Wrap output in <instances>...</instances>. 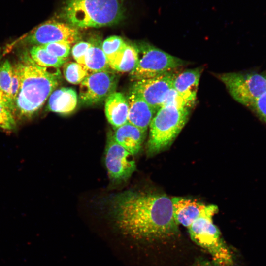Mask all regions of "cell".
Instances as JSON below:
<instances>
[{"mask_svg": "<svg viewBox=\"0 0 266 266\" xmlns=\"http://www.w3.org/2000/svg\"><path fill=\"white\" fill-rule=\"evenodd\" d=\"M106 203L112 222L126 239L151 243L179 233L171 198L165 194L126 190L110 195Z\"/></svg>", "mask_w": 266, "mask_h": 266, "instance_id": "obj_1", "label": "cell"}, {"mask_svg": "<svg viewBox=\"0 0 266 266\" xmlns=\"http://www.w3.org/2000/svg\"><path fill=\"white\" fill-rule=\"evenodd\" d=\"M20 68L21 85L13 111L15 117H32L58 86L61 76L58 70L51 71L39 66L25 53L17 63Z\"/></svg>", "mask_w": 266, "mask_h": 266, "instance_id": "obj_2", "label": "cell"}, {"mask_svg": "<svg viewBox=\"0 0 266 266\" xmlns=\"http://www.w3.org/2000/svg\"><path fill=\"white\" fill-rule=\"evenodd\" d=\"M124 0H66L61 15L77 28H100L124 17Z\"/></svg>", "mask_w": 266, "mask_h": 266, "instance_id": "obj_3", "label": "cell"}, {"mask_svg": "<svg viewBox=\"0 0 266 266\" xmlns=\"http://www.w3.org/2000/svg\"><path fill=\"white\" fill-rule=\"evenodd\" d=\"M190 108L169 104L159 109L149 125L148 155L158 154L172 144L187 123Z\"/></svg>", "mask_w": 266, "mask_h": 266, "instance_id": "obj_4", "label": "cell"}, {"mask_svg": "<svg viewBox=\"0 0 266 266\" xmlns=\"http://www.w3.org/2000/svg\"><path fill=\"white\" fill-rule=\"evenodd\" d=\"M218 211L215 205H206L200 215L188 228L189 233L192 240L206 250L214 262L232 266L233 262L232 253L213 222V217Z\"/></svg>", "mask_w": 266, "mask_h": 266, "instance_id": "obj_5", "label": "cell"}, {"mask_svg": "<svg viewBox=\"0 0 266 266\" xmlns=\"http://www.w3.org/2000/svg\"><path fill=\"white\" fill-rule=\"evenodd\" d=\"M138 60L134 68L130 72L134 81L155 77L172 72L184 65L181 59L149 44L144 43L136 46Z\"/></svg>", "mask_w": 266, "mask_h": 266, "instance_id": "obj_6", "label": "cell"}, {"mask_svg": "<svg viewBox=\"0 0 266 266\" xmlns=\"http://www.w3.org/2000/svg\"><path fill=\"white\" fill-rule=\"evenodd\" d=\"M219 77L232 98L247 107L266 91V69L261 72L226 73Z\"/></svg>", "mask_w": 266, "mask_h": 266, "instance_id": "obj_7", "label": "cell"}, {"mask_svg": "<svg viewBox=\"0 0 266 266\" xmlns=\"http://www.w3.org/2000/svg\"><path fill=\"white\" fill-rule=\"evenodd\" d=\"M80 38L78 29L67 23L49 20L36 27L17 41L33 45L65 41L72 44Z\"/></svg>", "mask_w": 266, "mask_h": 266, "instance_id": "obj_8", "label": "cell"}, {"mask_svg": "<svg viewBox=\"0 0 266 266\" xmlns=\"http://www.w3.org/2000/svg\"><path fill=\"white\" fill-rule=\"evenodd\" d=\"M132 155L114 139L112 132L107 135L105 149V164L111 181L121 183L127 180L136 168Z\"/></svg>", "mask_w": 266, "mask_h": 266, "instance_id": "obj_9", "label": "cell"}, {"mask_svg": "<svg viewBox=\"0 0 266 266\" xmlns=\"http://www.w3.org/2000/svg\"><path fill=\"white\" fill-rule=\"evenodd\" d=\"M118 81L117 75L110 70L89 74L80 84V102L92 105L105 100L115 92Z\"/></svg>", "mask_w": 266, "mask_h": 266, "instance_id": "obj_10", "label": "cell"}, {"mask_svg": "<svg viewBox=\"0 0 266 266\" xmlns=\"http://www.w3.org/2000/svg\"><path fill=\"white\" fill-rule=\"evenodd\" d=\"M175 75L170 72L155 77L135 81L131 90L143 99L156 113L172 88Z\"/></svg>", "mask_w": 266, "mask_h": 266, "instance_id": "obj_11", "label": "cell"}, {"mask_svg": "<svg viewBox=\"0 0 266 266\" xmlns=\"http://www.w3.org/2000/svg\"><path fill=\"white\" fill-rule=\"evenodd\" d=\"M128 123L146 132L156 112L139 95L132 90L128 95Z\"/></svg>", "mask_w": 266, "mask_h": 266, "instance_id": "obj_12", "label": "cell"}, {"mask_svg": "<svg viewBox=\"0 0 266 266\" xmlns=\"http://www.w3.org/2000/svg\"><path fill=\"white\" fill-rule=\"evenodd\" d=\"M176 223L187 228L202 213L206 205L196 200L176 197L171 198Z\"/></svg>", "mask_w": 266, "mask_h": 266, "instance_id": "obj_13", "label": "cell"}, {"mask_svg": "<svg viewBox=\"0 0 266 266\" xmlns=\"http://www.w3.org/2000/svg\"><path fill=\"white\" fill-rule=\"evenodd\" d=\"M201 72L200 68L188 69L176 74L173 80L172 88L191 106L196 100Z\"/></svg>", "mask_w": 266, "mask_h": 266, "instance_id": "obj_14", "label": "cell"}, {"mask_svg": "<svg viewBox=\"0 0 266 266\" xmlns=\"http://www.w3.org/2000/svg\"><path fill=\"white\" fill-rule=\"evenodd\" d=\"M128 110L127 99L121 92H114L105 100V116L114 129L128 122Z\"/></svg>", "mask_w": 266, "mask_h": 266, "instance_id": "obj_15", "label": "cell"}, {"mask_svg": "<svg viewBox=\"0 0 266 266\" xmlns=\"http://www.w3.org/2000/svg\"><path fill=\"white\" fill-rule=\"evenodd\" d=\"M112 135L117 143L132 155H134L140 150L145 138V132L127 122L115 129L112 132Z\"/></svg>", "mask_w": 266, "mask_h": 266, "instance_id": "obj_16", "label": "cell"}, {"mask_svg": "<svg viewBox=\"0 0 266 266\" xmlns=\"http://www.w3.org/2000/svg\"><path fill=\"white\" fill-rule=\"evenodd\" d=\"M77 102V95L74 89L61 87L55 90L49 97L47 109L52 112L67 114L75 110Z\"/></svg>", "mask_w": 266, "mask_h": 266, "instance_id": "obj_17", "label": "cell"}, {"mask_svg": "<svg viewBox=\"0 0 266 266\" xmlns=\"http://www.w3.org/2000/svg\"><path fill=\"white\" fill-rule=\"evenodd\" d=\"M85 58V67L89 74L110 70L107 59L102 49V43L99 40L91 41Z\"/></svg>", "mask_w": 266, "mask_h": 266, "instance_id": "obj_18", "label": "cell"}, {"mask_svg": "<svg viewBox=\"0 0 266 266\" xmlns=\"http://www.w3.org/2000/svg\"><path fill=\"white\" fill-rule=\"evenodd\" d=\"M138 57L137 46L127 43L122 51L109 65L110 68L119 72H130L135 67Z\"/></svg>", "mask_w": 266, "mask_h": 266, "instance_id": "obj_19", "label": "cell"}, {"mask_svg": "<svg viewBox=\"0 0 266 266\" xmlns=\"http://www.w3.org/2000/svg\"><path fill=\"white\" fill-rule=\"evenodd\" d=\"M29 54L36 64L46 68H60L67 61V59L58 58L50 54L42 45L33 46L29 50Z\"/></svg>", "mask_w": 266, "mask_h": 266, "instance_id": "obj_20", "label": "cell"}, {"mask_svg": "<svg viewBox=\"0 0 266 266\" xmlns=\"http://www.w3.org/2000/svg\"><path fill=\"white\" fill-rule=\"evenodd\" d=\"M121 37L112 35L106 38L102 42V49L110 65L122 51L127 45Z\"/></svg>", "mask_w": 266, "mask_h": 266, "instance_id": "obj_21", "label": "cell"}, {"mask_svg": "<svg viewBox=\"0 0 266 266\" xmlns=\"http://www.w3.org/2000/svg\"><path fill=\"white\" fill-rule=\"evenodd\" d=\"M63 73L66 79L73 84H80L89 75L86 67L77 62H66Z\"/></svg>", "mask_w": 266, "mask_h": 266, "instance_id": "obj_22", "label": "cell"}, {"mask_svg": "<svg viewBox=\"0 0 266 266\" xmlns=\"http://www.w3.org/2000/svg\"><path fill=\"white\" fill-rule=\"evenodd\" d=\"M12 68V65L7 60L0 64V90L8 99L10 104L9 93L11 83Z\"/></svg>", "mask_w": 266, "mask_h": 266, "instance_id": "obj_23", "label": "cell"}, {"mask_svg": "<svg viewBox=\"0 0 266 266\" xmlns=\"http://www.w3.org/2000/svg\"><path fill=\"white\" fill-rule=\"evenodd\" d=\"M71 44L67 42L60 41L42 45L50 54L58 58L67 59L71 50Z\"/></svg>", "mask_w": 266, "mask_h": 266, "instance_id": "obj_24", "label": "cell"}, {"mask_svg": "<svg viewBox=\"0 0 266 266\" xmlns=\"http://www.w3.org/2000/svg\"><path fill=\"white\" fill-rule=\"evenodd\" d=\"M21 85V75L18 63L12 65L11 83L10 86L9 100L12 107L13 114L14 104ZM14 115V114H13Z\"/></svg>", "mask_w": 266, "mask_h": 266, "instance_id": "obj_25", "label": "cell"}, {"mask_svg": "<svg viewBox=\"0 0 266 266\" xmlns=\"http://www.w3.org/2000/svg\"><path fill=\"white\" fill-rule=\"evenodd\" d=\"M15 117L12 112L0 103V129L6 131L15 129Z\"/></svg>", "mask_w": 266, "mask_h": 266, "instance_id": "obj_26", "label": "cell"}, {"mask_svg": "<svg viewBox=\"0 0 266 266\" xmlns=\"http://www.w3.org/2000/svg\"><path fill=\"white\" fill-rule=\"evenodd\" d=\"M91 45V42L80 41L73 46L71 54L77 63L85 66V58Z\"/></svg>", "mask_w": 266, "mask_h": 266, "instance_id": "obj_27", "label": "cell"}, {"mask_svg": "<svg viewBox=\"0 0 266 266\" xmlns=\"http://www.w3.org/2000/svg\"><path fill=\"white\" fill-rule=\"evenodd\" d=\"M248 108L266 123V91L255 100Z\"/></svg>", "mask_w": 266, "mask_h": 266, "instance_id": "obj_28", "label": "cell"}, {"mask_svg": "<svg viewBox=\"0 0 266 266\" xmlns=\"http://www.w3.org/2000/svg\"><path fill=\"white\" fill-rule=\"evenodd\" d=\"M1 58V53L0 51V62ZM0 103L9 109L12 113V107L8 99L5 96L0 90Z\"/></svg>", "mask_w": 266, "mask_h": 266, "instance_id": "obj_29", "label": "cell"}, {"mask_svg": "<svg viewBox=\"0 0 266 266\" xmlns=\"http://www.w3.org/2000/svg\"><path fill=\"white\" fill-rule=\"evenodd\" d=\"M205 266H225L214 262L213 264H207L205 265Z\"/></svg>", "mask_w": 266, "mask_h": 266, "instance_id": "obj_30", "label": "cell"}, {"mask_svg": "<svg viewBox=\"0 0 266 266\" xmlns=\"http://www.w3.org/2000/svg\"><path fill=\"white\" fill-rule=\"evenodd\" d=\"M200 266H205V265H201Z\"/></svg>", "mask_w": 266, "mask_h": 266, "instance_id": "obj_31", "label": "cell"}]
</instances>
